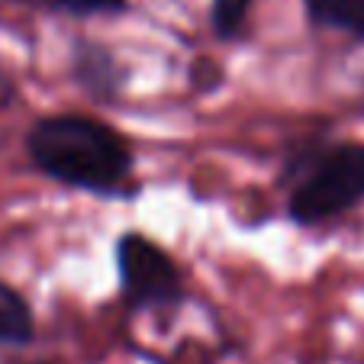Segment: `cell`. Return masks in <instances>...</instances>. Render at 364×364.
<instances>
[{
  "label": "cell",
  "mask_w": 364,
  "mask_h": 364,
  "mask_svg": "<svg viewBox=\"0 0 364 364\" xmlns=\"http://www.w3.org/2000/svg\"><path fill=\"white\" fill-rule=\"evenodd\" d=\"M33 338V313L14 287L0 284V342L23 345Z\"/></svg>",
  "instance_id": "277c9868"
},
{
  "label": "cell",
  "mask_w": 364,
  "mask_h": 364,
  "mask_svg": "<svg viewBox=\"0 0 364 364\" xmlns=\"http://www.w3.org/2000/svg\"><path fill=\"white\" fill-rule=\"evenodd\" d=\"M306 4L319 23L364 36V0H306Z\"/></svg>",
  "instance_id": "5b68a950"
},
{
  "label": "cell",
  "mask_w": 364,
  "mask_h": 364,
  "mask_svg": "<svg viewBox=\"0 0 364 364\" xmlns=\"http://www.w3.org/2000/svg\"><path fill=\"white\" fill-rule=\"evenodd\" d=\"M117 258L123 290L136 306H161L181 296V277L174 262L145 235L129 232L119 242Z\"/></svg>",
  "instance_id": "3957f363"
},
{
  "label": "cell",
  "mask_w": 364,
  "mask_h": 364,
  "mask_svg": "<svg viewBox=\"0 0 364 364\" xmlns=\"http://www.w3.org/2000/svg\"><path fill=\"white\" fill-rule=\"evenodd\" d=\"M58 7H68L75 14H100V10H117L123 0H55Z\"/></svg>",
  "instance_id": "52a82bcc"
},
{
  "label": "cell",
  "mask_w": 364,
  "mask_h": 364,
  "mask_svg": "<svg viewBox=\"0 0 364 364\" xmlns=\"http://www.w3.org/2000/svg\"><path fill=\"white\" fill-rule=\"evenodd\" d=\"M364 200V145H338L306 174L290 197L300 223H323Z\"/></svg>",
  "instance_id": "7a4b0ae2"
},
{
  "label": "cell",
  "mask_w": 364,
  "mask_h": 364,
  "mask_svg": "<svg viewBox=\"0 0 364 364\" xmlns=\"http://www.w3.org/2000/svg\"><path fill=\"white\" fill-rule=\"evenodd\" d=\"M14 94H16L14 77H10V71L0 68V107H7V103L14 100Z\"/></svg>",
  "instance_id": "ba28073f"
},
{
  "label": "cell",
  "mask_w": 364,
  "mask_h": 364,
  "mask_svg": "<svg viewBox=\"0 0 364 364\" xmlns=\"http://www.w3.org/2000/svg\"><path fill=\"white\" fill-rule=\"evenodd\" d=\"M29 155L48 174L84 191H113L129 174V149L90 117L42 119L29 136Z\"/></svg>",
  "instance_id": "6da1fadb"
},
{
  "label": "cell",
  "mask_w": 364,
  "mask_h": 364,
  "mask_svg": "<svg viewBox=\"0 0 364 364\" xmlns=\"http://www.w3.org/2000/svg\"><path fill=\"white\" fill-rule=\"evenodd\" d=\"M248 0H213V26L220 36H235L245 23Z\"/></svg>",
  "instance_id": "8992f818"
}]
</instances>
